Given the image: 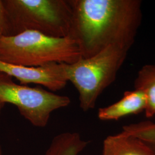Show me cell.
<instances>
[{
	"mask_svg": "<svg viewBox=\"0 0 155 155\" xmlns=\"http://www.w3.org/2000/svg\"><path fill=\"white\" fill-rule=\"evenodd\" d=\"M72 12L69 37L82 58L111 45L131 48L143 13L140 0H68Z\"/></svg>",
	"mask_w": 155,
	"mask_h": 155,
	"instance_id": "obj_1",
	"label": "cell"
},
{
	"mask_svg": "<svg viewBox=\"0 0 155 155\" xmlns=\"http://www.w3.org/2000/svg\"><path fill=\"white\" fill-rule=\"evenodd\" d=\"M82 57L76 42L69 36L52 38L35 31L0 37V61L25 67L50 63L71 64Z\"/></svg>",
	"mask_w": 155,
	"mask_h": 155,
	"instance_id": "obj_2",
	"label": "cell"
},
{
	"mask_svg": "<svg viewBox=\"0 0 155 155\" xmlns=\"http://www.w3.org/2000/svg\"><path fill=\"white\" fill-rule=\"evenodd\" d=\"M130 49L111 45L91 57L67 64L68 81L77 90L83 111L93 109L100 95L115 81Z\"/></svg>",
	"mask_w": 155,
	"mask_h": 155,
	"instance_id": "obj_3",
	"label": "cell"
},
{
	"mask_svg": "<svg viewBox=\"0 0 155 155\" xmlns=\"http://www.w3.org/2000/svg\"><path fill=\"white\" fill-rule=\"evenodd\" d=\"M12 36L35 31L52 38L69 36L72 12L68 0H3Z\"/></svg>",
	"mask_w": 155,
	"mask_h": 155,
	"instance_id": "obj_4",
	"label": "cell"
},
{
	"mask_svg": "<svg viewBox=\"0 0 155 155\" xmlns=\"http://www.w3.org/2000/svg\"><path fill=\"white\" fill-rule=\"evenodd\" d=\"M13 78L0 72V102L16 106L20 114L33 126L45 127L54 111L69 105V97L38 86L18 84Z\"/></svg>",
	"mask_w": 155,
	"mask_h": 155,
	"instance_id": "obj_5",
	"label": "cell"
},
{
	"mask_svg": "<svg viewBox=\"0 0 155 155\" xmlns=\"http://www.w3.org/2000/svg\"><path fill=\"white\" fill-rule=\"evenodd\" d=\"M66 63H50L39 67H25L6 63L0 61V72L15 78L20 84L35 83L51 91L64 88L68 82Z\"/></svg>",
	"mask_w": 155,
	"mask_h": 155,
	"instance_id": "obj_6",
	"label": "cell"
},
{
	"mask_svg": "<svg viewBox=\"0 0 155 155\" xmlns=\"http://www.w3.org/2000/svg\"><path fill=\"white\" fill-rule=\"evenodd\" d=\"M147 98L142 91H127L120 100L110 105L100 108L98 117L102 121L118 120L124 117L137 114L145 111Z\"/></svg>",
	"mask_w": 155,
	"mask_h": 155,
	"instance_id": "obj_7",
	"label": "cell"
},
{
	"mask_svg": "<svg viewBox=\"0 0 155 155\" xmlns=\"http://www.w3.org/2000/svg\"><path fill=\"white\" fill-rule=\"evenodd\" d=\"M102 155H155V152L141 140L120 132L104 140Z\"/></svg>",
	"mask_w": 155,
	"mask_h": 155,
	"instance_id": "obj_8",
	"label": "cell"
},
{
	"mask_svg": "<svg viewBox=\"0 0 155 155\" xmlns=\"http://www.w3.org/2000/svg\"><path fill=\"white\" fill-rule=\"evenodd\" d=\"M89 142L76 132H64L53 139L45 155H78Z\"/></svg>",
	"mask_w": 155,
	"mask_h": 155,
	"instance_id": "obj_9",
	"label": "cell"
},
{
	"mask_svg": "<svg viewBox=\"0 0 155 155\" xmlns=\"http://www.w3.org/2000/svg\"><path fill=\"white\" fill-rule=\"evenodd\" d=\"M134 89L142 91L147 98L145 116H155V64L142 67L134 81Z\"/></svg>",
	"mask_w": 155,
	"mask_h": 155,
	"instance_id": "obj_10",
	"label": "cell"
},
{
	"mask_svg": "<svg viewBox=\"0 0 155 155\" xmlns=\"http://www.w3.org/2000/svg\"><path fill=\"white\" fill-rule=\"evenodd\" d=\"M122 132L141 140L155 152V122L141 121L122 127Z\"/></svg>",
	"mask_w": 155,
	"mask_h": 155,
	"instance_id": "obj_11",
	"label": "cell"
},
{
	"mask_svg": "<svg viewBox=\"0 0 155 155\" xmlns=\"http://www.w3.org/2000/svg\"><path fill=\"white\" fill-rule=\"evenodd\" d=\"M12 36L11 26L3 0H0V37Z\"/></svg>",
	"mask_w": 155,
	"mask_h": 155,
	"instance_id": "obj_12",
	"label": "cell"
},
{
	"mask_svg": "<svg viewBox=\"0 0 155 155\" xmlns=\"http://www.w3.org/2000/svg\"><path fill=\"white\" fill-rule=\"evenodd\" d=\"M5 105V104H4V103H2V102H0V114H1V111H2V110L3 108L4 107Z\"/></svg>",
	"mask_w": 155,
	"mask_h": 155,
	"instance_id": "obj_13",
	"label": "cell"
},
{
	"mask_svg": "<svg viewBox=\"0 0 155 155\" xmlns=\"http://www.w3.org/2000/svg\"><path fill=\"white\" fill-rule=\"evenodd\" d=\"M0 155H2V150H1V146H0Z\"/></svg>",
	"mask_w": 155,
	"mask_h": 155,
	"instance_id": "obj_14",
	"label": "cell"
}]
</instances>
